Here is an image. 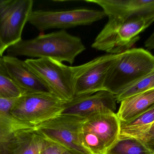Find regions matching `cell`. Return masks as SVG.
I'll return each instance as SVG.
<instances>
[{"instance_id": "6da1fadb", "label": "cell", "mask_w": 154, "mask_h": 154, "mask_svg": "<svg viewBox=\"0 0 154 154\" xmlns=\"http://www.w3.org/2000/svg\"><path fill=\"white\" fill-rule=\"evenodd\" d=\"M85 49L80 38L62 30L30 39H22L6 51L7 55L13 57L50 58L73 64L77 56Z\"/></svg>"}, {"instance_id": "7a4b0ae2", "label": "cell", "mask_w": 154, "mask_h": 154, "mask_svg": "<svg viewBox=\"0 0 154 154\" xmlns=\"http://www.w3.org/2000/svg\"><path fill=\"white\" fill-rule=\"evenodd\" d=\"M24 66L34 73L51 94L66 102L75 97L77 79L88 68L90 61L78 66H67L50 58H29Z\"/></svg>"}, {"instance_id": "3957f363", "label": "cell", "mask_w": 154, "mask_h": 154, "mask_svg": "<svg viewBox=\"0 0 154 154\" xmlns=\"http://www.w3.org/2000/svg\"><path fill=\"white\" fill-rule=\"evenodd\" d=\"M154 71V56L142 48L118 53L104 84L105 90L116 96Z\"/></svg>"}, {"instance_id": "277c9868", "label": "cell", "mask_w": 154, "mask_h": 154, "mask_svg": "<svg viewBox=\"0 0 154 154\" xmlns=\"http://www.w3.org/2000/svg\"><path fill=\"white\" fill-rule=\"evenodd\" d=\"M154 21V17H133L122 23L108 20L91 47L108 54H118L131 49L139 40L138 34Z\"/></svg>"}, {"instance_id": "5b68a950", "label": "cell", "mask_w": 154, "mask_h": 154, "mask_svg": "<svg viewBox=\"0 0 154 154\" xmlns=\"http://www.w3.org/2000/svg\"><path fill=\"white\" fill-rule=\"evenodd\" d=\"M66 102L51 93L25 94L19 98L11 114L18 121L36 128L60 115Z\"/></svg>"}, {"instance_id": "8992f818", "label": "cell", "mask_w": 154, "mask_h": 154, "mask_svg": "<svg viewBox=\"0 0 154 154\" xmlns=\"http://www.w3.org/2000/svg\"><path fill=\"white\" fill-rule=\"evenodd\" d=\"M86 118L60 114L39 125L36 132L44 139L57 144L66 150L90 154L80 141V133Z\"/></svg>"}, {"instance_id": "52a82bcc", "label": "cell", "mask_w": 154, "mask_h": 154, "mask_svg": "<svg viewBox=\"0 0 154 154\" xmlns=\"http://www.w3.org/2000/svg\"><path fill=\"white\" fill-rule=\"evenodd\" d=\"M103 11L78 9L62 11H32L28 22L40 31L49 29H67L81 25H88L103 19Z\"/></svg>"}, {"instance_id": "ba28073f", "label": "cell", "mask_w": 154, "mask_h": 154, "mask_svg": "<svg viewBox=\"0 0 154 154\" xmlns=\"http://www.w3.org/2000/svg\"><path fill=\"white\" fill-rule=\"evenodd\" d=\"M33 5L32 0H0V37L7 49L21 40Z\"/></svg>"}, {"instance_id": "9c48e42d", "label": "cell", "mask_w": 154, "mask_h": 154, "mask_svg": "<svg viewBox=\"0 0 154 154\" xmlns=\"http://www.w3.org/2000/svg\"><path fill=\"white\" fill-rule=\"evenodd\" d=\"M116 97L106 90L94 94L75 97L66 102L61 114L88 118L101 113H116Z\"/></svg>"}, {"instance_id": "30bf717a", "label": "cell", "mask_w": 154, "mask_h": 154, "mask_svg": "<svg viewBox=\"0 0 154 154\" xmlns=\"http://www.w3.org/2000/svg\"><path fill=\"white\" fill-rule=\"evenodd\" d=\"M118 54H105L90 61L88 68L76 80L75 97L105 90L104 84L107 75Z\"/></svg>"}, {"instance_id": "8fae6325", "label": "cell", "mask_w": 154, "mask_h": 154, "mask_svg": "<svg viewBox=\"0 0 154 154\" xmlns=\"http://www.w3.org/2000/svg\"><path fill=\"white\" fill-rule=\"evenodd\" d=\"M103 9L109 20L122 23L133 17H154V0H86Z\"/></svg>"}, {"instance_id": "7c38bea8", "label": "cell", "mask_w": 154, "mask_h": 154, "mask_svg": "<svg viewBox=\"0 0 154 154\" xmlns=\"http://www.w3.org/2000/svg\"><path fill=\"white\" fill-rule=\"evenodd\" d=\"M19 99L0 97V154H11L17 137L25 132L36 131V127L18 121L11 114Z\"/></svg>"}, {"instance_id": "4fadbf2b", "label": "cell", "mask_w": 154, "mask_h": 154, "mask_svg": "<svg viewBox=\"0 0 154 154\" xmlns=\"http://www.w3.org/2000/svg\"><path fill=\"white\" fill-rule=\"evenodd\" d=\"M2 59L8 76L24 95L51 93L43 82L24 66L23 61L7 55L3 56Z\"/></svg>"}, {"instance_id": "5bb4252c", "label": "cell", "mask_w": 154, "mask_h": 154, "mask_svg": "<svg viewBox=\"0 0 154 154\" xmlns=\"http://www.w3.org/2000/svg\"><path fill=\"white\" fill-rule=\"evenodd\" d=\"M82 130L97 136L108 151L119 138L120 121L116 113H101L86 118Z\"/></svg>"}, {"instance_id": "9a60e30c", "label": "cell", "mask_w": 154, "mask_h": 154, "mask_svg": "<svg viewBox=\"0 0 154 154\" xmlns=\"http://www.w3.org/2000/svg\"><path fill=\"white\" fill-rule=\"evenodd\" d=\"M117 115L120 122L136 118L154 105V89L127 98L120 102Z\"/></svg>"}, {"instance_id": "2e32d148", "label": "cell", "mask_w": 154, "mask_h": 154, "mask_svg": "<svg viewBox=\"0 0 154 154\" xmlns=\"http://www.w3.org/2000/svg\"><path fill=\"white\" fill-rule=\"evenodd\" d=\"M154 122V105L136 118L120 122L119 138L134 137L143 140Z\"/></svg>"}, {"instance_id": "e0dca14e", "label": "cell", "mask_w": 154, "mask_h": 154, "mask_svg": "<svg viewBox=\"0 0 154 154\" xmlns=\"http://www.w3.org/2000/svg\"><path fill=\"white\" fill-rule=\"evenodd\" d=\"M45 139L36 131L25 132L15 138L11 154H41Z\"/></svg>"}, {"instance_id": "ac0fdd59", "label": "cell", "mask_w": 154, "mask_h": 154, "mask_svg": "<svg viewBox=\"0 0 154 154\" xmlns=\"http://www.w3.org/2000/svg\"><path fill=\"white\" fill-rule=\"evenodd\" d=\"M106 154H152L142 141L134 137L119 138Z\"/></svg>"}, {"instance_id": "d6986e66", "label": "cell", "mask_w": 154, "mask_h": 154, "mask_svg": "<svg viewBox=\"0 0 154 154\" xmlns=\"http://www.w3.org/2000/svg\"><path fill=\"white\" fill-rule=\"evenodd\" d=\"M154 89V71L115 96L117 103L133 95Z\"/></svg>"}, {"instance_id": "ffe728a7", "label": "cell", "mask_w": 154, "mask_h": 154, "mask_svg": "<svg viewBox=\"0 0 154 154\" xmlns=\"http://www.w3.org/2000/svg\"><path fill=\"white\" fill-rule=\"evenodd\" d=\"M23 95L22 90L9 76L0 74V97L16 99Z\"/></svg>"}, {"instance_id": "44dd1931", "label": "cell", "mask_w": 154, "mask_h": 154, "mask_svg": "<svg viewBox=\"0 0 154 154\" xmlns=\"http://www.w3.org/2000/svg\"><path fill=\"white\" fill-rule=\"evenodd\" d=\"M65 150V148L59 145L45 139L41 154H62Z\"/></svg>"}, {"instance_id": "7402d4cb", "label": "cell", "mask_w": 154, "mask_h": 154, "mask_svg": "<svg viewBox=\"0 0 154 154\" xmlns=\"http://www.w3.org/2000/svg\"><path fill=\"white\" fill-rule=\"evenodd\" d=\"M141 141L154 154V125L151 127L145 137Z\"/></svg>"}, {"instance_id": "603a6c76", "label": "cell", "mask_w": 154, "mask_h": 154, "mask_svg": "<svg viewBox=\"0 0 154 154\" xmlns=\"http://www.w3.org/2000/svg\"><path fill=\"white\" fill-rule=\"evenodd\" d=\"M145 46L149 50L154 49V32L145 42Z\"/></svg>"}, {"instance_id": "cb8c5ba5", "label": "cell", "mask_w": 154, "mask_h": 154, "mask_svg": "<svg viewBox=\"0 0 154 154\" xmlns=\"http://www.w3.org/2000/svg\"><path fill=\"white\" fill-rule=\"evenodd\" d=\"M0 74L8 76L6 70L5 68L4 65L2 58H1V57H0Z\"/></svg>"}, {"instance_id": "d4e9b609", "label": "cell", "mask_w": 154, "mask_h": 154, "mask_svg": "<svg viewBox=\"0 0 154 154\" xmlns=\"http://www.w3.org/2000/svg\"><path fill=\"white\" fill-rule=\"evenodd\" d=\"M7 49V47L3 43L1 39V37H0V57L1 58H2L4 53Z\"/></svg>"}, {"instance_id": "484cf974", "label": "cell", "mask_w": 154, "mask_h": 154, "mask_svg": "<svg viewBox=\"0 0 154 154\" xmlns=\"http://www.w3.org/2000/svg\"><path fill=\"white\" fill-rule=\"evenodd\" d=\"M62 154H81L79 153L76 152H73V151H69V150H65Z\"/></svg>"}, {"instance_id": "4316f807", "label": "cell", "mask_w": 154, "mask_h": 154, "mask_svg": "<svg viewBox=\"0 0 154 154\" xmlns=\"http://www.w3.org/2000/svg\"><path fill=\"white\" fill-rule=\"evenodd\" d=\"M154 125V122L153 124H152V125Z\"/></svg>"}]
</instances>
